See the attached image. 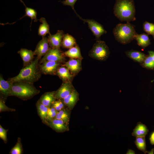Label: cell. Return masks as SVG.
<instances>
[{
    "label": "cell",
    "instance_id": "f1b7e54d",
    "mask_svg": "<svg viewBox=\"0 0 154 154\" xmlns=\"http://www.w3.org/2000/svg\"><path fill=\"white\" fill-rule=\"evenodd\" d=\"M141 64L143 67L146 68L150 69H154V61L152 56L149 54L146 56Z\"/></svg>",
    "mask_w": 154,
    "mask_h": 154
},
{
    "label": "cell",
    "instance_id": "30bf717a",
    "mask_svg": "<svg viewBox=\"0 0 154 154\" xmlns=\"http://www.w3.org/2000/svg\"><path fill=\"white\" fill-rule=\"evenodd\" d=\"M73 90L72 85L70 82H64L58 89L55 92V98L59 100L63 99L69 95Z\"/></svg>",
    "mask_w": 154,
    "mask_h": 154
},
{
    "label": "cell",
    "instance_id": "d4e9b609",
    "mask_svg": "<svg viewBox=\"0 0 154 154\" xmlns=\"http://www.w3.org/2000/svg\"><path fill=\"white\" fill-rule=\"evenodd\" d=\"M134 143L138 149L144 153H147L145 137H136Z\"/></svg>",
    "mask_w": 154,
    "mask_h": 154
},
{
    "label": "cell",
    "instance_id": "1f68e13d",
    "mask_svg": "<svg viewBox=\"0 0 154 154\" xmlns=\"http://www.w3.org/2000/svg\"><path fill=\"white\" fill-rule=\"evenodd\" d=\"M15 109L8 107L5 104L4 101L2 99L0 100V112H13L15 111Z\"/></svg>",
    "mask_w": 154,
    "mask_h": 154
},
{
    "label": "cell",
    "instance_id": "e575fe53",
    "mask_svg": "<svg viewBox=\"0 0 154 154\" xmlns=\"http://www.w3.org/2000/svg\"><path fill=\"white\" fill-rule=\"evenodd\" d=\"M7 130L3 128L0 125V138L4 141H7Z\"/></svg>",
    "mask_w": 154,
    "mask_h": 154
},
{
    "label": "cell",
    "instance_id": "7a4b0ae2",
    "mask_svg": "<svg viewBox=\"0 0 154 154\" xmlns=\"http://www.w3.org/2000/svg\"><path fill=\"white\" fill-rule=\"evenodd\" d=\"M114 12L115 16L121 21L129 22L135 19L133 0H116Z\"/></svg>",
    "mask_w": 154,
    "mask_h": 154
},
{
    "label": "cell",
    "instance_id": "7c38bea8",
    "mask_svg": "<svg viewBox=\"0 0 154 154\" xmlns=\"http://www.w3.org/2000/svg\"><path fill=\"white\" fill-rule=\"evenodd\" d=\"M64 66L68 69L73 74H76L81 69V59L70 58L65 63Z\"/></svg>",
    "mask_w": 154,
    "mask_h": 154
},
{
    "label": "cell",
    "instance_id": "4fadbf2b",
    "mask_svg": "<svg viewBox=\"0 0 154 154\" xmlns=\"http://www.w3.org/2000/svg\"><path fill=\"white\" fill-rule=\"evenodd\" d=\"M49 125L56 131L62 132L68 130L67 123L63 120L54 118L49 121Z\"/></svg>",
    "mask_w": 154,
    "mask_h": 154
},
{
    "label": "cell",
    "instance_id": "d6a6232c",
    "mask_svg": "<svg viewBox=\"0 0 154 154\" xmlns=\"http://www.w3.org/2000/svg\"><path fill=\"white\" fill-rule=\"evenodd\" d=\"M64 103L59 100L55 101L52 104V106L57 111H59L63 109L64 107Z\"/></svg>",
    "mask_w": 154,
    "mask_h": 154
},
{
    "label": "cell",
    "instance_id": "74e56055",
    "mask_svg": "<svg viewBox=\"0 0 154 154\" xmlns=\"http://www.w3.org/2000/svg\"><path fill=\"white\" fill-rule=\"evenodd\" d=\"M135 152L134 151L131 149H128L126 154H135Z\"/></svg>",
    "mask_w": 154,
    "mask_h": 154
},
{
    "label": "cell",
    "instance_id": "e0dca14e",
    "mask_svg": "<svg viewBox=\"0 0 154 154\" xmlns=\"http://www.w3.org/2000/svg\"><path fill=\"white\" fill-rule=\"evenodd\" d=\"M149 132L146 126L141 122H138L132 133L133 136L135 137H145Z\"/></svg>",
    "mask_w": 154,
    "mask_h": 154
},
{
    "label": "cell",
    "instance_id": "d6986e66",
    "mask_svg": "<svg viewBox=\"0 0 154 154\" xmlns=\"http://www.w3.org/2000/svg\"><path fill=\"white\" fill-rule=\"evenodd\" d=\"M78 97L77 92L74 90L64 98L63 102L70 108H72L76 103Z\"/></svg>",
    "mask_w": 154,
    "mask_h": 154
},
{
    "label": "cell",
    "instance_id": "ffe728a7",
    "mask_svg": "<svg viewBox=\"0 0 154 154\" xmlns=\"http://www.w3.org/2000/svg\"><path fill=\"white\" fill-rule=\"evenodd\" d=\"M56 74L64 82H70L73 77L72 75L70 73L69 70L66 67H59L57 70Z\"/></svg>",
    "mask_w": 154,
    "mask_h": 154
},
{
    "label": "cell",
    "instance_id": "836d02e7",
    "mask_svg": "<svg viewBox=\"0 0 154 154\" xmlns=\"http://www.w3.org/2000/svg\"><path fill=\"white\" fill-rule=\"evenodd\" d=\"M77 1V0H65L61 1V2L64 5L71 6L75 13L76 12L74 9V5Z\"/></svg>",
    "mask_w": 154,
    "mask_h": 154
},
{
    "label": "cell",
    "instance_id": "cb8c5ba5",
    "mask_svg": "<svg viewBox=\"0 0 154 154\" xmlns=\"http://www.w3.org/2000/svg\"><path fill=\"white\" fill-rule=\"evenodd\" d=\"M39 20L42 23L40 25L38 28V35L43 37H45L47 34H51L49 31V25L45 18L42 17Z\"/></svg>",
    "mask_w": 154,
    "mask_h": 154
},
{
    "label": "cell",
    "instance_id": "603a6c76",
    "mask_svg": "<svg viewBox=\"0 0 154 154\" xmlns=\"http://www.w3.org/2000/svg\"><path fill=\"white\" fill-rule=\"evenodd\" d=\"M61 45L64 48H70L76 45V39L73 36L68 34H64Z\"/></svg>",
    "mask_w": 154,
    "mask_h": 154
},
{
    "label": "cell",
    "instance_id": "9a60e30c",
    "mask_svg": "<svg viewBox=\"0 0 154 154\" xmlns=\"http://www.w3.org/2000/svg\"><path fill=\"white\" fill-rule=\"evenodd\" d=\"M13 84L7 80H5L1 75L0 76V91L5 97L10 96Z\"/></svg>",
    "mask_w": 154,
    "mask_h": 154
},
{
    "label": "cell",
    "instance_id": "ba28073f",
    "mask_svg": "<svg viewBox=\"0 0 154 154\" xmlns=\"http://www.w3.org/2000/svg\"><path fill=\"white\" fill-rule=\"evenodd\" d=\"M60 63L56 61H46L39 63V66L41 73L45 74L54 75L56 73Z\"/></svg>",
    "mask_w": 154,
    "mask_h": 154
},
{
    "label": "cell",
    "instance_id": "8d00e7d4",
    "mask_svg": "<svg viewBox=\"0 0 154 154\" xmlns=\"http://www.w3.org/2000/svg\"><path fill=\"white\" fill-rule=\"evenodd\" d=\"M149 54L152 57L153 60L154 61V51H148ZM154 81V79L151 81V82H153Z\"/></svg>",
    "mask_w": 154,
    "mask_h": 154
},
{
    "label": "cell",
    "instance_id": "83f0119b",
    "mask_svg": "<svg viewBox=\"0 0 154 154\" xmlns=\"http://www.w3.org/2000/svg\"><path fill=\"white\" fill-rule=\"evenodd\" d=\"M54 118L60 119L64 121L66 123L69 119V113L67 110L64 109L58 111Z\"/></svg>",
    "mask_w": 154,
    "mask_h": 154
},
{
    "label": "cell",
    "instance_id": "ac0fdd59",
    "mask_svg": "<svg viewBox=\"0 0 154 154\" xmlns=\"http://www.w3.org/2000/svg\"><path fill=\"white\" fill-rule=\"evenodd\" d=\"M55 92L45 93L41 97L39 101L45 106L49 107L55 101Z\"/></svg>",
    "mask_w": 154,
    "mask_h": 154
},
{
    "label": "cell",
    "instance_id": "8992f818",
    "mask_svg": "<svg viewBox=\"0 0 154 154\" xmlns=\"http://www.w3.org/2000/svg\"><path fill=\"white\" fill-rule=\"evenodd\" d=\"M76 13L84 22L88 24L89 29L95 37L97 40H99L100 37L102 35L106 33L107 31L100 24L93 19H83Z\"/></svg>",
    "mask_w": 154,
    "mask_h": 154
},
{
    "label": "cell",
    "instance_id": "4316f807",
    "mask_svg": "<svg viewBox=\"0 0 154 154\" xmlns=\"http://www.w3.org/2000/svg\"><path fill=\"white\" fill-rule=\"evenodd\" d=\"M19 0L23 3L25 7V14L23 17H24L26 16H28L30 17L31 19V23L33 20H34V21L35 22H37L38 20L37 19V11L34 9L27 7L22 0ZM22 18H21L20 19Z\"/></svg>",
    "mask_w": 154,
    "mask_h": 154
},
{
    "label": "cell",
    "instance_id": "f546056e",
    "mask_svg": "<svg viewBox=\"0 0 154 154\" xmlns=\"http://www.w3.org/2000/svg\"><path fill=\"white\" fill-rule=\"evenodd\" d=\"M23 149L21 139H18L17 141L15 146L11 149V154H21L22 153Z\"/></svg>",
    "mask_w": 154,
    "mask_h": 154
},
{
    "label": "cell",
    "instance_id": "ab89813d",
    "mask_svg": "<svg viewBox=\"0 0 154 154\" xmlns=\"http://www.w3.org/2000/svg\"><path fill=\"white\" fill-rule=\"evenodd\" d=\"M153 37L154 38V34L153 35Z\"/></svg>",
    "mask_w": 154,
    "mask_h": 154
},
{
    "label": "cell",
    "instance_id": "5b68a950",
    "mask_svg": "<svg viewBox=\"0 0 154 154\" xmlns=\"http://www.w3.org/2000/svg\"><path fill=\"white\" fill-rule=\"evenodd\" d=\"M109 54L110 51L107 45L105 42L100 40H97L89 53L91 57L100 60H106Z\"/></svg>",
    "mask_w": 154,
    "mask_h": 154
},
{
    "label": "cell",
    "instance_id": "8fae6325",
    "mask_svg": "<svg viewBox=\"0 0 154 154\" xmlns=\"http://www.w3.org/2000/svg\"><path fill=\"white\" fill-rule=\"evenodd\" d=\"M64 34L63 30H58L55 34L49 35L48 36V40L51 48H60Z\"/></svg>",
    "mask_w": 154,
    "mask_h": 154
},
{
    "label": "cell",
    "instance_id": "d590c367",
    "mask_svg": "<svg viewBox=\"0 0 154 154\" xmlns=\"http://www.w3.org/2000/svg\"><path fill=\"white\" fill-rule=\"evenodd\" d=\"M149 140L150 143L152 145H154V131L151 134Z\"/></svg>",
    "mask_w": 154,
    "mask_h": 154
},
{
    "label": "cell",
    "instance_id": "2e32d148",
    "mask_svg": "<svg viewBox=\"0 0 154 154\" xmlns=\"http://www.w3.org/2000/svg\"><path fill=\"white\" fill-rule=\"evenodd\" d=\"M127 56L135 61L142 64L146 57V55L139 51L131 50L125 52Z\"/></svg>",
    "mask_w": 154,
    "mask_h": 154
},
{
    "label": "cell",
    "instance_id": "44dd1931",
    "mask_svg": "<svg viewBox=\"0 0 154 154\" xmlns=\"http://www.w3.org/2000/svg\"><path fill=\"white\" fill-rule=\"evenodd\" d=\"M64 55L71 58L80 59L83 58L81 55L80 50L77 45L72 47L64 53Z\"/></svg>",
    "mask_w": 154,
    "mask_h": 154
},
{
    "label": "cell",
    "instance_id": "277c9868",
    "mask_svg": "<svg viewBox=\"0 0 154 154\" xmlns=\"http://www.w3.org/2000/svg\"><path fill=\"white\" fill-rule=\"evenodd\" d=\"M33 84L22 82L13 83L10 96H17L21 99L31 98L39 92V90Z\"/></svg>",
    "mask_w": 154,
    "mask_h": 154
},
{
    "label": "cell",
    "instance_id": "9c48e42d",
    "mask_svg": "<svg viewBox=\"0 0 154 154\" xmlns=\"http://www.w3.org/2000/svg\"><path fill=\"white\" fill-rule=\"evenodd\" d=\"M49 45L48 38L43 37L38 43L34 51V55H36L37 57L40 60L41 57L45 55L50 49Z\"/></svg>",
    "mask_w": 154,
    "mask_h": 154
},
{
    "label": "cell",
    "instance_id": "3957f363",
    "mask_svg": "<svg viewBox=\"0 0 154 154\" xmlns=\"http://www.w3.org/2000/svg\"><path fill=\"white\" fill-rule=\"evenodd\" d=\"M113 33L116 40L124 44L128 43L135 39L137 34L134 26L129 22L117 25L113 29Z\"/></svg>",
    "mask_w": 154,
    "mask_h": 154
},
{
    "label": "cell",
    "instance_id": "4dcf8cb0",
    "mask_svg": "<svg viewBox=\"0 0 154 154\" xmlns=\"http://www.w3.org/2000/svg\"><path fill=\"white\" fill-rule=\"evenodd\" d=\"M143 28L148 34L152 36L154 34V24L145 21L143 24Z\"/></svg>",
    "mask_w": 154,
    "mask_h": 154
},
{
    "label": "cell",
    "instance_id": "f35d334b",
    "mask_svg": "<svg viewBox=\"0 0 154 154\" xmlns=\"http://www.w3.org/2000/svg\"><path fill=\"white\" fill-rule=\"evenodd\" d=\"M153 151H154V149H152L151 151L149 152L148 153H149V154L151 153H153Z\"/></svg>",
    "mask_w": 154,
    "mask_h": 154
},
{
    "label": "cell",
    "instance_id": "7402d4cb",
    "mask_svg": "<svg viewBox=\"0 0 154 154\" xmlns=\"http://www.w3.org/2000/svg\"><path fill=\"white\" fill-rule=\"evenodd\" d=\"M135 39L137 41L138 45L143 48L151 44L150 40L148 35L145 33L141 34H137Z\"/></svg>",
    "mask_w": 154,
    "mask_h": 154
},
{
    "label": "cell",
    "instance_id": "52a82bcc",
    "mask_svg": "<svg viewBox=\"0 0 154 154\" xmlns=\"http://www.w3.org/2000/svg\"><path fill=\"white\" fill-rule=\"evenodd\" d=\"M64 54L61 51L60 48H51L47 53L40 59L39 63L46 61L62 62L65 60Z\"/></svg>",
    "mask_w": 154,
    "mask_h": 154
},
{
    "label": "cell",
    "instance_id": "6da1fadb",
    "mask_svg": "<svg viewBox=\"0 0 154 154\" xmlns=\"http://www.w3.org/2000/svg\"><path fill=\"white\" fill-rule=\"evenodd\" d=\"M36 57L29 65L24 67L19 74L7 80L13 84L17 82H25L33 84L40 78L41 71L39 68V60Z\"/></svg>",
    "mask_w": 154,
    "mask_h": 154
},
{
    "label": "cell",
    "instance_id": "484cf974",
    "mask_svg": "<svg viewBox=\"0 0 154 154\" xmlns=\"http://www.w3.org/2000/svg\"><path fill=\"white\" fill-rule=\"evenodd\" d=\"M37 111L40 117L43 121L46 119L48 108L41 103L39 101L37 104Z\"/></svg>",
    "mask_w": 154,
    "mask_h": 154
},
{
    "label": "cell",
    "instance_id": "5bb4252c",
    "mask_svg": "<svg viewBox=\"0 0 154 154\" xmlns=\"http://www.w3.org/2000/svg\"><path fill=\"white\" fill-rule=\"evenodd\" d=\"M18 53L23 60L24 67L28 65L33 61L35 55L34 52L25 48H21Z\"/></svg>",
    "mask_w": 154,
    "mask_h": 154
}]
</instances>
